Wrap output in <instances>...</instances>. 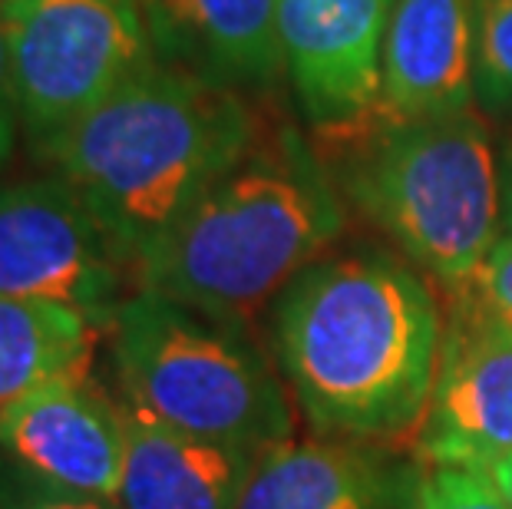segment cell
<instances>
[{
	"label": "cell",
	"mask_w": 512,
	"mask_h": 509,
	"mask_svg": "<svg viewBox=\"0 0 512 509\" xmlns=\"http://www.w3.org/2000/svg\"><path fill=\"white\" fill-rule=\"evenodd\" d=\"M258 136L238 90L156 60L37 156L80 192L133 275L136 258Z\"/></svg>",
	"instance_id": "2"
},
{
	"label": "cell",
	"mask_w": 512,
	"mask_h": 509,
	"mask_svg": "<svg viewBox=\"0 0 512 509\" xmlns=\"http://www.w3.org/2000/svg\"><path fill=\"white\" fill-rule=\"evenodd\" d=\"M4 20L34 153L159 60L139 0H4Z\"/></svg>",
	"instance_id": "6"
},
{
	"label": "cell",
	"mask_w": 512,
	"mask_h": 509,
	"mask_svg": "<svg viewBox=\"0 0 512 509\" xmlns=\"http://www.w3.org/2000/svg\"><path fill=\"white\" fill-rule=\"evenodd\" d=\"M271 318L281 381L318 433L377 443L420 427L446 321L407 258L380 248L314 258Z\"/></svg>",
	"instance_id": "1"
},
{
	"label": "cell",
	"mask_w": 512,
	"mask_h": 509,
	"mask_svg": "<svg viewBox=\"0 0 512 509\" xmlns=\"http://www.w3.org/2000/svg\"><path fill=\"white\" fill-rule=\"evenodd\" d=\"M156 57L232 90H265L278 77V0H139Z\"/></svg>",
	"instance_id": "12"
},
{
	"label": "cell",
	"mask_w": 512,
	"mask_h": 509,
	"mask_svg": "<svg viewBox=\"0 0 512 509\" xmlns=\"http://www.w3.org/2000/svg\"><path fill=\"white\" fill-rule=\"evenodd\" d=\"M394 0H278L281 67L308 123L331 143L380 110V63Z\"/></svg>",
	"instance_id": "8"
},
{
	"label": "cell",
	"mask_w": 512,
	"mask_h": 509,
	"mask_svg": "<svg viewBox=\"0 0 512 509\" xmlns=\"http://www.w3.org/2000/svg\"><path fill=\"white\" fill-rule=\"evenodd\" d=\"M17 136H20V113H17V96H14V70H10L4 0H0V166L14 156Z\"/></svg>",
	"instance_id": "20"
},
{
	"label": "cell",
	"mask_w": 512,
	"mask_h": 509,
	"mask_svg": "<svg viewBox=\"0 0 512 509\" xmlns=\"http://www.w3.org/2000/svg\"><path fill=\"white\" fill-rule=\"evenodd\" d=\"M453 305H463L512 331V235H499L470 278L446 288Z\"/></svg>",
	"instance_id": "17"
},
{
	"label": "cell",
	"mask_w": 512,
	"mask_h": 509,
	"mask_svg": "<svg viewBox=\"0 0 512 509\" xmlns=\"http://www.w3.org/2000/svg\"><path fill=\"white\" fill-rule=\"evenodd\" d=\"M403 509H420V496H417V486H413L410 500H407V503H403Z\"/></svg>",
	"instance_id": "23"
},
{
	"label": "cell",
	"mask_w": 512,
	"mask_h": 509,
	"mask_svg": "<svg viewBox=\"0 0 512 509\" xmlns=\"http://www.w3.org/2000/svg\"><path fill=\"white\" fill-rule=\"evenodd\" d=\"M413 486L351 440L288 437L258 453L238 509H403Z\"/></svg>",
	"instance_id": "14"
},
{
	"label": "cell",
	"mask_w": 512,
	"mask_h": 509,
	"mask_svg": "<svg viewBox=\"0 0 512 509\" xmlns=\"http://www.w3.org/2000/svg\"><path fill=\"white\" fill-rule=\"evenodd\" d=\"M347 202L443 288L476 272L499 238V159L476 106L443 116L370 119L337 139Z\"/></svg>",
	"instance_id": "4"
},
{
	"label": "cell",
	"mask_w": 512,
	"mask_h": 509,
	"mask_svg": "<svg viewBox=\"0 0 512 509\" xmlns=\"http://www.w3.org/2000/svg\"><path fill=\"white\" fill-rule=\"evenodd\" d=\"M489 480H493V486L499 493H503V500L512 506V453H506V457H499L496 463H489V467L483 470Z\"/></svg>",
	"instance_id": "22"
},
{
	"label": "cell",
	"mask_w": 512,
	"mask_h": 509,
	"mask_svg": "<svg viewBox=\"0 0 512 509\" xmlns=\"http://www.w3.org/2000/svg\"><path fill=\"white\" fill-rule=\"evenodd\" d=\"M417 453L423 467L470 470L512 453V331L453 301Z\"/></svg>",
	"instance_id": "10"
},
{
	"label": "cell",
	"mask_w": 512,
	"mask_h": 509,
	"mask_svg": "<svg viewBox=\"0 0 512 509\" xmlns=\"http://www.w3.org/2000/svg\"><path fill=\"white\" fill-rule=\"evenodd\" d=\"M344 232L334 172L298 129L258 136L133 265L136 291L245 324Z\"/></svg>",
	"instance_id": "3"
},
{
	"label": "cell",
	"mask_w": 512,
	"mask_h": 509,
	"mask_svg": "<svg viewBox=\"0 0 512 509\" xmlns=\"http://www.w3.org/2000/svg\"><path fill=\"white\" fill-rule=\"evenodd\" d=\"M129 265L57 172L0 182V295L57 301L110 331Z\"/></svg>",
	"instance_id": "7"
},
{
	"label": "cell",
	"mask_w": 512,
	"mask_h": 509,
	"mask_svg": "<svg viewBox=\"0 0 512 509\" xmlns=\"http://www.w3.org/2000/svg\"><path fill=\"white\" fill-rule=\"evenodd\" d=\"M0 453L40 483L116 503L126 457L123 404L93 371L57 377L0 407Z\"/></svg>",
	"instance_id": "9"
},
{
	"label": "cell",
	"mask_w": 512,
	"mask_h": 509,
	"mask_svg": "<svg viewBox=\"0 0 512 509\" xmlns=\"http://www.w3.org/2000/svg\"><path fill=\"white\" fill-rule=\"evenodd\" d=\"M119 404L126 457L116 509H238L258 453L189 437Z\"/></svg>",
	"instance_id": "13"
},
{
	"label": "cell",
	"mask_w": 512,
	"mask_h": 509,
	"mask_svg": "<svg viewBox=\"0 0 512 509\" xmlns=\"http://www.w3.org/2000/svg\"><path fill=\"white\" fill-rule=\"evenodd\" d=\"M420 509H512L483 470L423 467L417 476Z\"/></svg>",
	"instance_id": "18"
},
{
	"label": "cell",
	"mask_w": 512,
	"mask_h": 509,
	"mask_svg": "<svg viewBox=\"0 0 512 509\" xmlns=\"http://www.w3.org/2000/svg\"><path fill=\"white\" fill-rule=\"evenodd\" d=\"M0 509H116V506L40 483L24 470H17L0 453Z\"/></svg>",
	"instance_id": "19"
},
{
	"label": "cell",
	"mask_w": 512,
	"mask_h": 509,
	"mask_svg": "<svg viewBox=\"0 0 512 509\" xmlns=\"http://www.w3.org/2000/svg\"><path fill=\"white\" fill-rule=\"evenodd\" d=\"M473 100V0H394L374 119L443 116Z\"/></svg>",
	"instance_id": "11"
},
{
	"label": "cell",
	"mask_w": 512,
	"mask_h": 509,
	"mask_svg": "<svg viewBox=\"0 0 512 509\" xmlns=\"http://www.w3.org/2000/svg\"><path fill=\"white\" fill-rule=\"evenodd\" d=\"M100 328L57 301L0 295V407L57 377L90 371Z\"/></svg>",
	"instance_id": "15"
},
{
	"label": "cell",
	"mask_w": 512,
	"mask_h": 509,
	"mask_svg": "<svg viewBox=\"0 0 512 509\" xmlns=\"http://www.w3.org/2000/svg\"><path fill=\"white\" fill-rule=\"evenodd\" d=\"M499 159V235H512V126L496 143Z\"/></svg>",
	"instance_id": "21"
},
{
	"label": "cell",
	"mask_w": 512,
	"mask_h": 509,
	"mask_svg": "<svg viewBox=\"0 0 512 509\" xmlns=\"http://www.w3.org/2000/svg\"><path fill=\"white\" fill-rule=\"evenodd\" d=\"M473 100L512 113V0H473Z\"/></svg>",
	"instance_id": "16"
},
{
	"label": "cell",
	"mask_w": 512,
	"mask_h": 509,
	"mask_svg": "<svg viewBox=\"0 0 512 509\" xmlns=\"http://www.w3.org/2000/svg\"><path fill=\"white\" fill-rule=\"evenodd\" d=\"M110 334L119 391L146 417L252 453L294 437L288 387L245 324L133 291Z\"/></svg>",
	"instance_id": "5"
}]
</instances>
